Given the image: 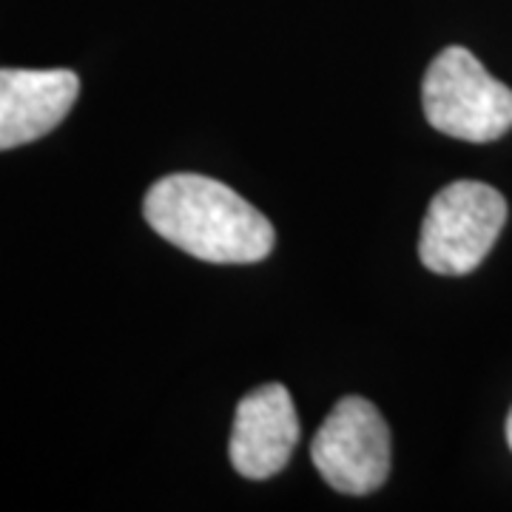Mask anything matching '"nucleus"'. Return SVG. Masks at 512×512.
<instances>
[{"label":"nucleus","instance_id":"nucleus-1","mask_svg":"<svg viewBox=\"0 0 512 512\" xmlns=\"http://www.w3.org/2000/svg\"><path fill=\"white\" fill-rule=\"evenodd\" d=\"M146 222L185 254L251 265L274 251V225L234 188L202 174H171L148 188Z\"/></svg>","mask_w":512,"mask_h":512},{"label":"nucleus","instance_id":"nucleus-2","mask_svg":"<svg viewBox=\"0 0 512 512\" xmlns=\"http://www.w3.org/2000/svg\"><path fill=\"white\" fill-rule=\"evenodd\" d=\"M421 103L427 123L456 140L493 143L512 128V89L464 46H450L430 63Z\"/></svg>","mask_w":512,"mask_h":512},{"label":"nucleus","instance_id":"nucleus-3","mask_svg":"<svg viewBox=\"0 0 512 512\" xmlns=\"http://www.w3.org/2000/svg\"><path fill=\"white\" fill-rule=\"evenodd\" d=\"M507 222V200L493 185L458 180L433 197L421 225L419 256L427 271L464 276L493 251Z\"/></svg>","mask_w":512,"mask_h":512},{"label":"nucleus","instance_id":"nucleus-4","mask_svg":"<svg viewBox=\"0 0 512 512\" xmlns=\"http://www.w3.org/2000/svg\"><path fill=\"white\" fill-rule=\"evenodd\" d=\"M311 458L333 490L345 495L373 493L390 476L387 421L376 404L362 396H345L319 427Z\"/></svg>","mask_w":512,"mask_h":512},{"label":"nucleus","instance_id":"nucleus-5","mask_svg":"<svg viewBox=\"0 0 512 512\" xmlns=\"http://www.w3.org/2000/svg\"><path fill=\"white\" fill-rule=\"evenodd\" d=\"M299 419L291 393L282 384H262L251 390L237 407L234 433H231V464L239 476H276L299 444Z\"/></svg>","mask_w":512,"mask_h":512},{"label":"nucleus","instance_id":"nucleus-6","mask_svg":"<svg viewBox=\"0 0 512 512\" xmlns=\"http://www.w3.org/2000/svg\"><path fill=\"white\" fill-rule=\"evenodd\" d=\"M77 92L80 80L69 69H0V151L55 131Z\"/></svg>","mask_w":512,"mask_h":512},{"label":"nucleus","instance_id":"nucleus-7","mask_svg":"<svg viewBox=\"0 0 512 512\" xmlns=\"http://www.w3.org/2000/svg\"><path fill=\"white\" fill-rule=\"evenodd\" d=\"M507 444H510V450H512V410H510V419H507Z\"/></svg>","mask_w":512,"mask_h":512}]
</instances>
